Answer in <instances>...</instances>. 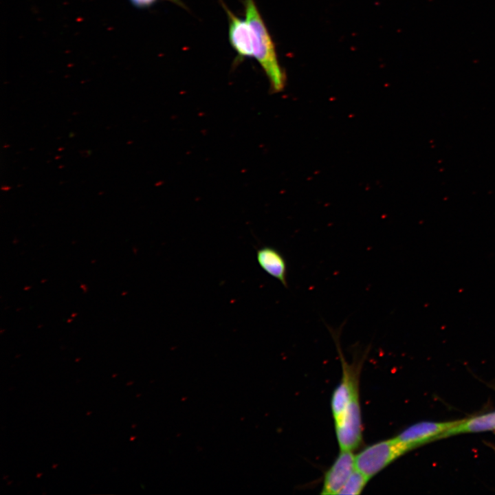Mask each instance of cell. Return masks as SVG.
I'll list each match as a JSON object with an SVG mask.
<instances>
[{
	"mask_svg": "<svg viewBox=\"0 0 495 495\" xmlns=\"http://www.w3.org/2000/svg\"><path fill=\"white\" fill-rule=\"evenodd\" d=\"M489 446L492 448V450L495 452V446L494 445H492L489 443Z\"/></svg>",
	"mask_w": 495,
	"mask_h": 495,
	"instance_id": "12",
	"label": "cell"
},
{
	"mask_svg": "<svg viewBox=\"0 0 495 495\" xmlns=\"http://www.w3.org/2000/svg\"><path fill=\"white\" fill-rule=\"evenodd\" d=\"M335 420L336 438L341 450L353 451L362 441V420L358 396Z\"/></svg>",
	"mask_w": 495,
	"mask_h": 495,
	"instance_id": "3",
	"label": "cell"
},
{
	"mask_svg": "<svg viewBox=\"0 0 495 495\" xmlns=\"http://www.w3.org/2000/svg\"><path fill=\"white\" fill-rule=\"evenodd\" d=\"M355 469V455L352 451L341 450L324 474L321 494L325 495L338 494Z\"/></svg>",
	"mask_w": 495,
	"mask_h": 495,
	"instance_id": "5",
	"label": "cell"
},
{
	"mask_svg": "<svg viewBox=\"0 0 495 495\" xmlns=\"http://www.w3.org/2000/svg\"><path fill=\"white\" fill-rule=\"evenodd\" d=\"M221 2L228 18L229 41L237 55L234 62L236 63L245 58L252 57L254 53L252 31L248 21L236 16L221 1Z\"/></svg>",
	"mask_w": 495,
	"mask_h": 495,
	"instance_id": "6",
	"label": "cell"
},
{
	"mask_svg": "<svg viewBox=\"0 0 495 495\" xmlns=\"http://www.w3.org/2000/svg\"><path fill=\"white\" fill-rule=\"evenodd\" d=\"M342 368L341 382L334 390L331 399V408L334 419L344 412L355 397L358 396L357 373L352 369V366L343 361Z\"/></svg>",
	"mask_w": 495,
	"mask_h": 495,
	"instance_id": "7",
	"label": "cell"
},
{
	"mask_svg": "<svg viewBox=\"0 0 495 495\" xmlns=\"http://www.w3.org/2000/svg\"><path fill=\"white\" fill-rule=\"evenodd\" d=\"M131 3L138 8H148L149 6H151L153 5V3L157 1V0H129ZM170 2H173L179 6H181L183 8L186 9V6L183 3V2L181 0H167Z\"/></svg>",
	"mask_w": 495,
	"mask_h": 495,
	"instance_id": "11",
	"label": "cell"
},
{
	"mask_svg": "<svg viewBox=\"0 0 495 495\" xmlns=\"http://www.w3.org/2000/svg\"><path fill=\"white\" fill-rule=\"evenodd\" d=\"M256 260L266 273L278 280L284 287H288L287 262L277 249L270 246L258 249Z\"/></svg>",
	"mask_w": 495,
	"mask_h": 495,
	"instance_id": "8",
	"label": "cell"
},
{
	"mask_svg": "<svg viewBox=\"0 0 495 495\" xmlns=\"http://www.w3.org/2000/svg\"><path fill=\"white\" fill-rule=\"evenodd\" d=\"M409 449L394 437L371 445L355 456V468L368 479Z\"/></svg>",
	"mask_w": 495,
	"mask_h": 495,
	"instance_id": "2",
	"label": "cell"
},
{
	"mask_svg": "<svg viewBox=\"0 0 495 495\" xmlns=\"http://www.w3.org/2000/svg\"><path fill=\"white\" fill-rule=\"evenodd\" d=\"M245 19L252 31L253 56L267 76L272 94L281 92L287 77L280 66L273 40L254 0H244Z\"/></svg>",
	"mask_w": 495,
	"mask_h": 495,
	"instance_id": "1",
	"label": "cell"
},
{
	"mask_svg": "<svg viewBox=\"0 0 495 495\" xmlns=\"http://www.w3.org/2000/svg\"><path fill=\"white\" fill-rule=\"evenodd\" d=\"M459 420L418 422L406 428L395 437L411 450L430 441L439 440L443 433L456 425Z\"/></svg>",
	"mask_w": 495,
	"mask_h": 495,
	"instance_id": "4",
	"label": "cell"
},
{
	"mask_svg": "<svg viewBox=\"0 0 495 495\" xmlns=\"http://www.w3.org/2000/svg\"><path fill=\"white\" fill-rule=\"evenodd\" d=\"M368 478L356 468L348 478L338 494L357 495L362 492Z\"/></svg>",
	"mask_w": 495,
	"mask_h": 495,
	"instance_id": "10",
	"label": "cell"
},
{
	"mask_svg": "<svg viewBox=\"0 0 495 495\" xmlns=\"http://www.w3.org/2000/svg\"><path fill=\"white\" fill-rule=\"evenodd\" d=\"M495 431V410L472 417L461 419L443 433L439 439L465 433Z\"/></svg>",
	"mask_w": 495,
	"mask_h": 495,
	"instance_id": "9",
	"label": "cell"
}]
</instances>
